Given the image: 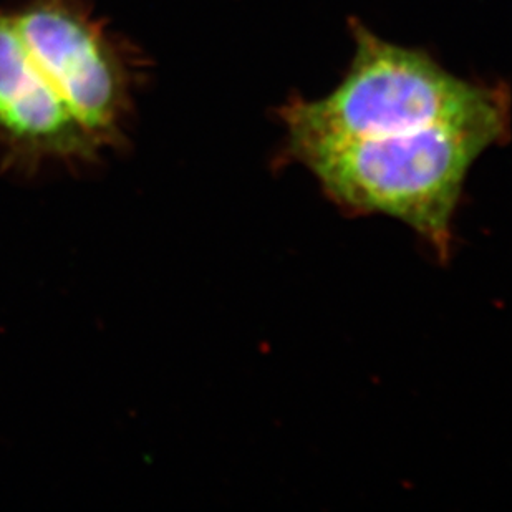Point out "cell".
Segmentation results:
<instances>
[{"label": "cell", "mask_w": 512, "mask_h": 512, "mask_svg": "<svg viewBox=\"0 0 512 512\" xmlns=\"http://www.w3.org/2000/svg\"><path fill=\"white\" fill-rule=\"evenodd\" d=\"M506 130L508 113H498L400 135L300 146L290 155L340 208L398 219L445 259L466 176Z\"/></svg>", "instance_id": "2"}, {"label": "cell", "mask_w": 512, "mask_h": 512, "mask_svg": "<svg viewBox=\"0 0 512 512\" xmlns=\"http://www.w3.org/2000/svg\"><path fill=\"white\" fill-rule=\"evenodd\" d=\"M506 112L498 93L474 87L426 55L357 27L352 68L334 93L285 108L289 150L327 141L400 135Z\"/></svg>", "instance_id": "3"}, {"label": "cell", "mask_w": 512, "mask_h": 512, "mask_svg": "<svg viewBox=\"0 0 512 512\" xmlns=\"http://www.w3.org/2000/svg\"><path fill=\"white\" fill-rule=\"evenodd\" d=\"M136 65L88 0H0V170L100 165L126 143Z\"/></svg>", "instance_id": "1"}]
</instances>
